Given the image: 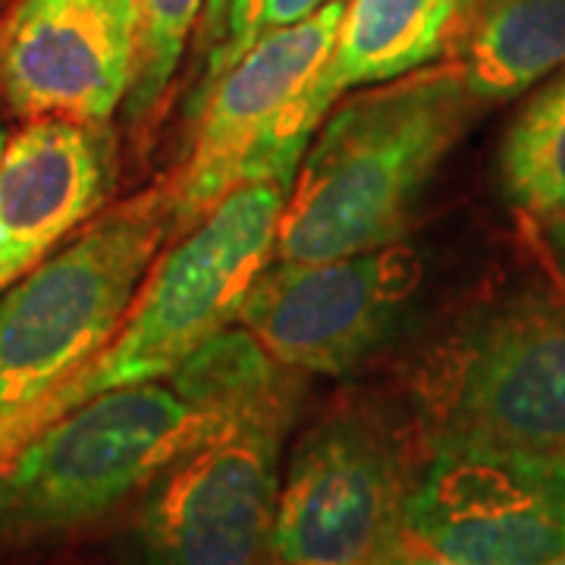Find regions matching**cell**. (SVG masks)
<instances>
[{
    "mask_svg": "<svg viewBox=\"0 0 565 565\" xmlns=\"http://www.w3.org/2000/svg\"><path fill=\"white\" fill-rule=\"evenodd\" d=\"M327 3H333V0H233L221 44L204 57V70L199 73V82L192 85L189 104L221 79V73H226L239 61L255 41H262L264 35H270L277 29L315 17Z\"/></svg>",
    "mask_w": 565,
    "mask_h": 565,
    "instance_id": "17",
    "label": "cell"
},
{
    "mask_svg": "<svg viewBox=\"0 0 565 565\" xmlns=\"http://www.w3.org/2000/svg\"><path fill=\"white\" fill-rule=\"evenodd\" d=\"M478 104L459 61L337 102L286 192L274 258L327 262L403 243Z\"/></svg>",
    "mask_w": 565,
    "mask_h": 565,
    "instance_id": "2",
    "label": "cell"
},
{
    "mask_svg": "<svg viewBox=\"0 0 565 565\" xmlns=\"http://www.w3.org/2000/svg\"><path fill=\"white\" fill-rule=\"evenodd\" d=\"M230 7H233V0H204V13L195 29V51H202V57H207L221 44Z\"/></svg>",
    "mask_w": 565,
    "mask_h": 565,
    "instance_id": "19",
    "label": "cell"
},
{
    "mask_svg": "<svg viewBox=\"0 0 565 565\" xmlns=\"http://www.w3.org/2000/svg\"><path fill=\"white\" fill-rule=\"evenodd\" d=\"M302 377L248 330H226L182 364L173 390L223 415L141 490L132 563L274 565L282 449L299 422Z\"/></svg>",
    "mask_w": 565,
    "mask_h": 565,
    "instance_id": "1",
    "label": "cell"
},
{
    "mask_svg": "<svg viewBox=\"0 0 565 565\" xmlns=\"http://www.w3.org/2000/svg\"><path fill=\"white\" fill-rule=\"evenodd\" d=\"M0 3H3V0H0Z\"/></svg>",
    "mask_w": 565,
    "mask_h": 565,
    "instance_id": "23",
    "label": "cell"
},
{
    "mask_svg": "<svg viewBox=\"0 0 565 565\" xmlns=\"http://www.w3.org/2000/svg\"><path fill=\"white\" fill-rule=\"evenodd\" d=\"M82 371H85V364L76 374H70L66 381H61L54 390H47L44 396H39V399L0 415V475L17 462V456L39 437L44 427H51L66 412H73L76 405L88 399L85 384H82Z\"/></svg>",
    "mask_w": 565,
    "mask_h": 565,
    "instance_id": "18",
    "label": "cell"
},
{
    "mask_svg": "<svg viewBox=\"0 0 565 565\" xmlns=\"http://www.w3.org/2000/svg\"><path fill=\"white\" fill-rule=\"evenodd\" d=\"M503 195L527 221L565 217V70L519 110L500 145Z\"/></svg>",
    "mask_w": 565,
    "mask_h": 565,
    "instance_id": "15",
    "label": "cell"
},
{
    "mask_svg": "<svg viewBox=\"0 0 565 565\" xmlns=\"http://www.w3.org/2000/svg\"><path fill=\"white\" fill-rule=\"evenodd\" d=\"M282 185H245L163 245L117 337L85 364L88 399L117 386L170 381L204 343L239 321L245 296L277 255Z\"/></svg>",
    "mask_w": 565,
    "mask_h": 565,
    "instance_id": "6",
    "label": "cell"
},
{
    "mask_svg": "<svg viewBox=\"0 0 565 565\" xmlns=\"http://www.w3.org/2000/svg\"><path fill=\"white\" fill-rule=\"evenodd\" d=\"M223 415L161 381L104 390L44 427L0 475V546L76 534L141 493Z\"/></svg>",
    "mask_w": 565,
    "mask_h": 565,
    "instance_id": "4",
    "label": "cell"
},
{
    "mask_svg": "<svg viewBox=\"0 0 565 565\" xmlns=\"http://www.w3.org/2000/svg\"><path fill=\"white\" fill-rule=\"evenodd\" d=\"M403 544L446 565H544L565 550V452H424Z\"/></svg>",
    "mask_w": 565,
    "mask_h": 565,
    "instance_id": "9",
    "label": "cell"
},
{
    "mask_svg": "<svg viewBox=\"0 0 565 565\" xmlns=\"http://www.w3.org/2000/svg\"><path fill=\"white\" fill-rule=\"evenodd\" d=\"M136 10H139L136 73L129 95L122 102V114L129 126L148 129L158 120L189 39L199 29L204 0H136Z\"/></svg>",
    "mask_w": 565,
    "mask_h": 565,
    "instance_id": "16",
    "label": "cell"
},
{
    "mask_svg": "<svg viewBox=\"0 0 565 565\" xmlns=\"http://www.w3.org/2000/svg\"><path fill=\"white\" fill-rule=\"evenodd\" d=\"M114 185L110 122H22L0 154V296L98 217Z\"/></svg>",
    "mask_w": 565,
    "mask_h": 565,
    "instance_id": "12",
    "label": "cell"
},
{
    "mask_svg": "<svg viewBox=\"0 0 565 565\" xmlns=\"http://www.w3.org/2000/svg\"><path fill=\"white\" fill-rule=\"evenodd\" d=\"M471 3L475 0H345L337 41L318 79L305 92L302 132L308 145L343 95L452 61Z\"/></svg>",
    "mask_w": 565,
    "mask_h": 565,
    "instance_id": "13",
    "label": "cell"
},
{
    "mask_svg": "<svg viewBox=\"0 0 565 565\" xmlns=\"http://www.w3.org/2000/svg\"><path fill=\"white\" fill-rule=\"evenodd\" d=\"M170 236L163 180L104 207L0 296V415L54 390L117 337Z\"/></svg>",
    "mask_w": 565,
    "mask_h": 565,
    "instance_id": "3",
    "label": "cell"
},
{
    "mask_svg": "<svg viewBox=\"0 0 565 565\" xmlns=\"http://www.w3.org/2000/svg\"><path fill=\"white\" fill-rule=\"evenodd\" d=\"M544 565H565V550L559 553V556H553V559H546Z\"/></svg>",
    "mask_w": 565,
    "mask_h": 565,
    "instance_id": "22",
    "label": "cell"
},
{
    "mask_svg": "<svg viewBox=\"0 0 565 565\" xmlns=\"http://www.w3.org/2000/svg\"><path fill=\"white\" fill-rule=\"evenodd\" d=\"M430 449L565 452V302L527 289L462 321L412 381Z\"/></svg>",
    "mask_w": 565,
    "mask_h": 565,
    "instance_id": "5",
    "label": "cell"
},
{
    "mask_svg": "<svg viewBox=\"0 0 565 565\" xmlns=\"http://www.w3.org/2000/svg\"><path fill=\"white\" fill-rule=\"evenodd\" d=\"M3 145H7V132H3V102H0V154H3Z\"/></svg>",
    "mask_w": 565,
    "mask_h": 565,
    "instance_id": "21",
    "label": "cell"
},
{
    "mask_svg": "<svg viewBox=\"0 0 565 565\" xmlns=\"http://www.w3.org/2000/svg\"><path fill=\"white\" fill-rule=\"evenodd\" d=\"M478 102H509L565 70V0H475L456 57Z\"/></svg>",
    "mask_w": 565,
    "mask_h": 565,
    "instance_id": "14",
    "label": "cell"
},
{
    "mask_svg": "<svg viewBox=\"0 0 565 565\" xmlns=\"http://www.w3.org/2000/svg\"><path fill=\"white\" fill-rule=\"evenodd\" d=\"M418 465L396 418L340 405L296 440L282 471L274 565H386Z\"/></svg>",
    "mask_w": 565,
    "mask_h": 565,
    "instance_id": "8",
    "label": "cell"
},
{
    "mask_svg": "<svg viewBox=\"0 0 565 565\" xmlns=\"http://www.w3.org/2000/svg\"><path fill=\"white\" fill-rule=\"evenodd\" d=\"M345 0L255 41L189 104L192 148L170 182L173 236L204 221L245 185L289 189L302 163V102L337 41Z\"/></svg>",
    "mask_w": 565,
    "mask_h": 565,
    "instance_id": "7",
    "label": "cell"
},
{
    "mask_svg": "<svg viewBox=\"0 0 565 565\" xmlns=\"http://www.w3.org/2000/svg\"><path fill=\"white\" fill-rule=\"evenodd\" d=\"M422 258L396 243L327 262H270L245 296L239 323L299 374H349L374 359L408 318Z\"/></svg>",
    "mask_w": 565,
    "mask_h": 565,
    "instance_id": "10",
    "label": "cell"
},
{
    "mask_svg": "<svg viewBox=\"0 0 565 565\" xmlns=\"http://www.w3.org/2000/svg\"><path fill=\"white\" fill-rule=\"evenodd\" d=\"M136 0H10L0 102L17 120L110 122L136 73Z\"/></svg>",
    "mask_w": 565,
    "mask_h": 565,
    "instance_id": "11",
    "label": "cell"
},
{
    "mask_svg": "<svg viewBox=\"0 0 565 565\" xmlns=\"http://www.w3.org/2000/svg\"><path fill=\"white\" fill-rule=\"evenodd\" d=\"M537 233H541V243H544L546 255L553 262L556 277L565 286V217H553V221H537Z\"/></svg>",
    "mask_w": 565,
    "mask_h": 565,
    "instance_id": "20",
    "label": "cell"
}]
</instances>
